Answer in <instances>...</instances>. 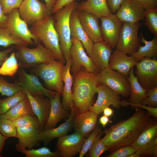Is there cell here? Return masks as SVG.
<instances>
[{
    "instance_id": "obj_1",
    "label": "cell",
    "mask_w": 157,
    "mask_h": 157,
    "mask_svg": "<svg viewBox=\"0 0 157 157\" xmlns=\"http://www.w3.org/2000/svg\"><path fill=\"white\" fill-rule=\"evenodd\" d=\"M132 116L122 120L106 129L101 140L107 151H113L121 147L131 145L138 137L150 118L147 113L139 108Z\"/></svg>"
},
{
    "instance_id": "obj_2",
    "label": "cell",
    "mask_w": 157,
    "mask_h": 157,
    "mask_svg": "<svg viewBox=\"0 0 157 157\" xmlns=\"http://www.w3.org/2000/svg\"><path fill=\"white\" fill-rule=\"evenodd\" d=\"M99 73L88 72L83 67L73 73L72 94L77 112L89 110L93 105L97 88L101 83Z\"/></svg>"
},
{
    "instance_id": "obj_3",
    "label": "cell",
    "mask_w": 157,
    "mask_h": 157,
    "mask_svg": "<svg viewBox=\"0 0 157 157\" xmlns=\"http://www.w3.org/2000/svg\"><path fill=\"white\" fill-rule=\"evenodd\" d=\"M55 19L51 15L32 26V34L53 53L56 60L64 64L66 61L61 51L59 38L54 26Z\"/></svg>"
},
{
    "instance_id": "obj_4",
    "label": "cell",
    "mask_w": 157,
    "mask_h": 157,
    "mask_svg": "<svg viewBox=\"0 0 157 157\" xmlns=\"http://www.w3.org/2000/svg\"><path fill=\"white\" fill-rule=\"evenodd\" d=\"M78 2L74 1L56 12L54 26L58 33L60 48L66 61L71 59L70 50L72 44L69 24L71 15L77 8Z\"/></svg>"
},
{
    "instance_id": "obj_5",
    "label": "cell",
    "mask_w": 157,
    "mask_h": 157,
    "mask_svg": "<svg viewBox=\"0 0 157 157\" xmlns=\"http://www.w3.org/2000/svg\"><path fill=\"white\" fill-rule=\"evenodd\" d=\"M36 47L30 48L24 45H16L15 52L19 67H34L41 64L48 63L56 60L52 53L38 40Z\"/></svg>"
},
{
    "instance_id": "obj_6",
    "label": "cell",
    "mask_w": 157,
    "mask_h": 157,
    "mask_svg": "<svg viewBox=\"0 0 157 157\" xmlns=\"http://www.w3.org/2000/svg\"><path fill=\"white\" fill-rule=\"evenodd\" d=\"M64 64L62 62L56 60L48 63L39 64L33 67L31 71L43 81L48 89L62 94L63 83L62 73Z\"/></svg>"
},
{
    "instance_id": "obj_7",
    "label": "cell",
    "mask_w": 157,
    "mask_h": 157,
    "mask_svg": "<svg viewBox=\"0 0 157 157\" xmlns=\"http://www.w3.org/2000/svg\"><path fill=\"white\" fill-rule=\"evenodd\" d=\"M142 25L139 22L134 24L123 22L116 49L131 55L136 52L141 45L138 32Z\"/></svg>"
},
{
    "instance_id": "obj_8",
    "label": "cell",
    "mask_w": 157,
    "mask_h": 157,
    "mask_svg": "<svg viewBox=\"0 0 157 157\" xmlns=\"http://www.w3.org/2000/svg\"><path fill=\"white\" fill-rule=\"evenodd\" d=\"M135 73L142 87L146 90L157 86V60L144 58L135 65Z\"/></svg>"
},
{
    "instance_id": "obj_9",
    "label": "cell",
    "mask_w": 157,
    "mask_h": 157,
    "mask_svg": "<svg viewBox=\"0 0 157 157\" xmlns=\"http://www.w3.org/2000/svg\"><path fill=\"white\" fill-rule=\"evenodd\" d=\"M99 75L101 83L124 98L129 97L130 86L128 76L109 67L101 71Z\"/></svg>"
},
{
    "instance_id": "obj_10",
    "label": "cell",
    "mask_w": 157,
    "mask_h": 157,
    "mask_svg": "<svg viewBox=\"0 0 157 157\" xmlns=\"http://www.w3.org/2000/svg\"><path fill=\"white\" fill-rule=\"evenodd\" d=\"M22 19L33 25L51 14L45 3L38 0H23L18 8Z\"/></svg>"
},
{
    "instance_id": "obj_11",
    "label": "cell",
    "mask_w": 157,
    "mask_h": 157,
    "mask_svg": "<svg viewBox=\"0 0 157 157\" xmlns=\"http://www.w3.org/2000/svg\"><path fill=\"white\" fill-rule=\"evenodd\" d=\"M6 28L13 35L28 45H33L38 40L31 33L26 23L21 17L18 8L7 15Z\"/></svg>"
},
{
    "instance_id": "obj_12",
    "label": "cell",
    "mask_w": 157,
    "mask_h": 157,
    "mask_svg": "<svg viewBox=\"0 0 157 157\" xmlns=\"http://www.w3.org/2000/svg\"><path fill=\"white\" fill-rule=\"evenodd\" d=\"M97 99L90 110L97 115L102 112L105 108L110 105L117 110H119L121 106H127L126 100L124 99L121 100L119 94L102 84L100 83L97 86Z\"/></svg>"
},
{
    "instance_id": "obj_13",
    "label": "cell",
    "mask_w": 157,
    "mask_h": 157,
    "mask_svg": "<svg viewBox=\"0 0 157 157\" xmlns=\"http://www.w3.org/2000/svg\"><path fill=\"white\" fill-rule=\"evenodd\" d=\"M71 41L70 55L72 64L71 72L74 73L83 67L88 72L99 73L91 58L85 52L81 42L73 38H71Z\"/></svg>"
},
{
    "instance_id": "obj_14",
    "label": "cell",
    "mask_w": 157,
    "mask_h": 157,
    "mask_svg": "<svg viewBox=\"0 0 157 157\" xmlns=\"http://www.w3.org/2000/svg\"><path fill=\"white\" fill-rule=\"evenodd\" d=\"M17 73L20 85L31 95H42L49 99L55 96L57 92L44 87L35 74L27 73L24 68L19 69Z\"/></svg>"
},
{
    "instance_id": "obj_15",
    "label": "cell",
    "mask_w": 157,
    "mask_h": 157,
    "mask_svg": "<svg viewBox=\"0 0 157 157\" xmlns=\"http://www.w3.org/2000/svg\"><path fill=\"white\" fill-rule=\"evenodd\" d=\"M103 40L112 48L116 47L123 24L115 14L110 13L100 17Z\"/></svg>"
},
{
    "instance_id": "obj_16",
    "label": "cell",
    "mask_w": 157,
    "mask_h": 157,
    "mask_svg": "<svg viewBox=\"0 0 157 157\" xmlns=\"http://www.w3.org/2000/svg\"><path fill=\"white\" fill-rule=\"evenodd\" d=\"M57 151L61 157H72L79 153L86 139L80 133L75 132L58 138Z\"/></svg>"
},
{
    "instance_id": "obj_17",
    "label": "cell",
    "mask_w": 157,
    "mask_h": 157,
    "mask_svg": "<svg viewBox=\"0 0 157 157\" xmlns=\"http://www.w3.org/2000/svg\"><path fill=\"white\" fill-rule=\"evenodd\" d=\"M145 9L136 0H125L122 4L115 15L123 22L137 23L145 20Z\"/></svg>"
},
{
    "instance_id": "obj_18",
    "label": "cell",
    "mask_w": 157,
    "mask_h": 157,
    "mask_svg": "<svg viewBox=\"0 0 157 157\" xmlns=\"http://www.w3.org/2000/svg\"><path fill=\"white\" fill-rule=\"evenodd\" d=\"M98 115L90 110L77 112L73 120L75 132L87 138L96 126Z\"/></svg>"
},
{
    "instance_id": "obj_19",
    "label": "cell",
    "mask_w": 157,
    "mask_h": 157,
    "mask_svg": "<svg viewBox=\"0 0 157 157\" xmlns=\"http://www.w3.org/2000/svg\"><path fill=\"white\" fill-rule=\"evenodd\" d=\"M25 91L32 111L38 120L40 128L42 131L43 130L49 115L51 106L50 100L42 95L32 96L27 92Z\"/></svg>"
},
{
    "instance_id": "obj_20",
    "label": "cell",
    "mask_w": 157,
    "mask_h": 157,
    "mask_svg": "<svg viewBox=\"0 0 157 157\" xmlns=\"http://www.w3.org/2000/svg\"><path fill=\"white\" fill-rule=\"evenodd\" d=\"M80 23L86 32L94 43L103 40L99 17L92 13L76 9Z\"/></svg>"
},
{
    "instance_id": "obj_21",
    "label": "cell",
    "mask_w": 157,
    "mask_h": 157,
    "mask_svg": "<svg viewBox=\"0 0 157 157\" xmlns=\"http://www.w3.org/2000/svg\"><path fill=\"white\" fill-rule=\"evenodd\" d=\"M69 24L71 38H76L81 42L88 55L90 57L94 43L81 25L76 9L71 15Z\"/></svg>"
},
{
    "instance_id": "obj_22",
    "label": "cell",
    "mask_w": 157,
    "mask_h": 157,
    "mask_svg": "<svg viewBox=\"0 0 157 157\" xmlns=\"http://www.w3.org/2000/svg\"><path fill=\"white\" fill-rule=\"evenodd\" d=\"M112 48L104 40L94 43L90 57L98 73L109 67Z\"/></svg>"
},
{
    "instance_id": "obj_23",
    "label": "cell",
    "mask_w": 157,
    "mask_h": 157,
    "mask_svg": "<svg viewBox=\"0 0 157 157\" xmlns=\"http://www.w3.org/2000/svg\"><path fill=\"white\" fill-rule=\"evenodd\" d=\"M77 113L75 107L71 110L68 118L64 123L56 128H52L41 131L40 134V141H42L45 145H47L53 140L67 135L73 128V120Z\"/></svg>"
},
{
    "instance_id": "obj_24",
    "label": "cell",
    "mask_w": 157,
    "mask_h": 157,
    "mask_svg": "<svg viewBox=\"0 0 157 157\" xmlns=\"http://www.w3.org/2000/svg\"><path fill=\"white\" fill-rule=\"evenodd\" d=\"M66 62V64L63 67L62 73V80L64 85H63V98L61 104L64 109L70 111L74 107L72 94L73 77L70 71L72 60L71 59Z\"/></svg>"
},
{
    "instance_id": "obj_25",
    "label": "cell",
    "mask_w": 157,
    "mask_h": 157,
    "mask_svg": "<svg viewBox=\"0 0 157 157\" xmlns=\"http://www.w3.org/2000/svg\"><path fill=\"white\" fill-rule=\"evenodd\" d=\"M138 63L132 56L116 49L112 53L109 62V67L128 76L131 69Z\"/></svg>"
},
{
    "instance_id": "obj_26",
    "label": "cell",
    "mask_w": 157,
    "mask_h": 157,
    "mask_svg": "<svg viewBox=\"0 0 157 157\" xmlns=\"http://www.w3.org/2000/svg\"><path fill=\"white\" fill-rule=\"evenodd\" d=\"M134 67L130 70L128 78L130 86L129 98L127 103L132 109L139 108L146 98L147 90L143 88L138 82L134 73Z\"/></svg>"
},
{
    "instance_id": "obj_27",
    "label": "cell",
    "mask_w": 157,
    "mask_h": 157,
    "mask_svg": "<svg viewBox=\"0 0 157 157\" xmlns=\"http://www.w3.org/2000/svg\"><path fill=\"white\" fill-rule=\"evenodd\" d=\"M60 93L56 92L54 97L50 99L51 106L47 121L43 130L54 127L61 119L68 117L70 114L64 109L60 101Z\"/></svg>"
},
{
    "instance_id": "obj_28",
    "label": "cell",
    "mask_w": 157,
    "mask_h": 157,
    "mask_svg": "<svg viewBox=\"0 0 157 157\" xmlns=\"http://www.w3.org/2000/svg\"><path fill=\"white\" fill-rule=\"evenodd\" d=\"M18 143L23 147L30 149L38 145L40 142L41 130L36 127L28 126L16 127Z\"/></svg>"
},
{
    "instance_id": "obj_29",
    "label": "cell",
    "mask_w": 157,
    "mask_h": 157,
    "mask_svg": "<svg viewBox=\"0 0 157 157\" xmlns=\"http://www.w3.org/2000/svg\"><path fill=\"white\" fill-rule=\"evenodd\" d=\"M157 136L156 117L150 118L131 146L138 150L149 144Z\"/></svg>"
},
{
    "instance_id": "obj_30",
    "label": "cell",
    "mask_w": 157,
    "mask_h": 157,
    "mask_svg": "<svg viewBox=\"0 0 157 157\" xmlns=\"http://www.w3.org/2000/svg\"><path fill=\"white\" fill-rule=\"evenodd\" d=\"M76 9L92 13L99 18L111 13L107 0H87L79 3Z\"/></svg>"
},
{
    "instance_id": "obj_31",
    "label": "cell",
    "mask_w": 157,
    "mask_h": 157,
    "mask_svg": "<svg viewBox=\"0 0 157 157\" xmlns=\"http://www.w3.org/2000/svg\"><path fill=\"white\" fill-rule=\"evenodd\" d=\"M27 115L35 116L33 113L26 97L9 109L5 113L0 115V118L7 119L12 121Z\"/></svg>"
},
{
    "instance_id": "obj_32",
    "label": "cell",
    "mask_w": 157,
    "mask_h": 157,
    "mask_svg": "<svg viewBox=\"0 0 157 157\" xmlns=\"http://www.w3.org/2000/svg\"><path fill=\"white\" fill-rule=\"evenodd\" d=\"M141 42L144 45H141L137 51L132 54L133 56L138 62L141 59L147 57L149 58H156L157 57V37L154 36L150 41L146 40L142 33L140 34Z\"/></svg>"
},
{
    "instance_id": "obj_33",
    "label": "cell",
    "mask_w": 157,
    "mask_h": 157,
    "mask_svg": "<svg viewBox=\"0 0 157 157\" xmlns=\"http://www.w3.org/2000/svg\"><path fill=\"white\" fill-rule=\"evenodd\" d=\"M15 148L18 151L24 154L26 157H58L59 155L56 151L52 152L46 147H43L37 149L32 148L26 149L18 143L15 145Z\"/></svg>"
},
{
    "instance_id": "obj_34",
    "label": "cell",
    "mask_w": 157,
    "mask_h": 157,
    "mask_svg": "<svg viewBox=\"0 0 157 157\" xmlns=\"http://www.w3.org/2000/svg\"><path fill=\"white\" fill-rule=\"evenodd\" d=\"M19 67L15 53L13 51L0 67V75L13 77L17 73Z\"/></svg>"
},
{
    "instance_id": "obj_35",
    "label": "cell",
    "mask_w": 157,
    "mask_h": 157,
    "mask_svg": "<svg viewBox=\"0 0 157 157\" xmlns=\"http://www.w3.org/2000/svg\"><path fill=\"white\" fill-rule=\"evenodd\" d=\"M26 97V92L23 89L11 96L3 99L0 98V115L5 113L9 109Z\"/></svg>"
},
{
    "instance_id": "obj_36",
    "label": "cell",
    "mask_w": 157,
    "mask_h": 157,
    "mask_svg": "<svg viewBox=\"0 0 157 157\" xmlns=\"http://www.w3.org/2000/svg\"><path fill=\"white\" fill-rule=\"evenodd\" d=\"M12 45H28L21 39L12 35L5 27H0V46L7 47Z\"/></svg>"
},
{
    "instance_id": "obj_37",
    "label": "cell",
    "mask_w": 157,
    "mask_h": 157,
    "mask_svg": "<svg viewBox=\"0 0 157 157\" xmlns=\"http://www.w3.org/2000/svg\"><path fill=\"white\" fill-rule=\"evenodd\" d=\"M144 24L154 36L157 37V7L145 9Z\"/></svg>"
},
{
    "instance_id": "obj_38",
    "label": "cell",
    "mask_w": 157,
    "mask_h": 157,
    "mask_svg": "<svg viewBox=\"0 0 157 157\" xmlns=\"http://www.w3.org/2000/svg\"><path fill=\"white\" fill-rule=\"evenodd\" d=\"M157 157V137L129 157Z\"/></svg>"
},
{
    "instance_id": "obj_39",
    "label": "cell",
    "mask_w": 157,
    "mask_h": 157,
    "mask_svg": "<svg viewBox=\"0 0 157 157\" xmlns=\"http://www.w3.org/2000/svg\"><path fill=\"white\" fill-rule=\"evenodd\" d=\"M23 89L20 84L10 83L0 75V93L2 96H10Z\"/></svg>"
},
{
    "instance_id": "obj_40",
    "label": "cell",
    "mask_w": 157,
    "mask_h": 157,
    "mask_svg": "<svg viewBox=\"0 0 157 157\" xmlns=\"http://www.w3.org/2000/svg\"><path fill=\"white\" fill-rule=\"evenodd\" d=\"M0 132L7 138L17 137L16 127L13 122L7 119L0 118Z\"/></svg>"
},
{
    "instance_id": "obj_41",
    "label": "cell",
    "mask_w": 157,
    "mask_h": 157,
    "mask_svg": "<svg viewBox=\"0 0 157 157\" xmlns=\"http://www.w3.org/2000/svg\"><path fill=\"white\" fill-rule=\"evenodd\" d=\"M102 133V128L97 124L95 129L90 134L86 139L79 153V157H83L89 150L94 142L101 133Z\"/></svg>"
},
{
    "instance_id": "obj_42",
    "label": "cell",
    "mask_w": 157,
    "mask_h": 157,
    "mask_svg": "<svg viewBox=\"0 0 157 157\" xmlns=\"http://www.w3.org/2000/svg\"><path fill=\"white\" fill-rule=\"evenodd\" d=\"M100 133L96 138L87 154L86 156L89 157H99L105 151H107L106 145L101 139Z\"/></svg>"
},
{
    "instance_id": "obj_43",
    "label": "cell",
    "mask_w": 157,
    "mask_h": 157,
    "mask_svg": "<svg viewBox=\"0 0 157 157\" xmlns=\"http://www.w3.org/2000/svg\"><path fill=\"white\" fill-rule=\"evenodd\" d=\"M13 123L16 127L31 126L36 127L40 130L38 118L30 115H27L20 117L13 121Z\"/></svg>"
},
{
    "instance_id": "obj_44",
    "label": "cell",
    "mask_w": 157,
    "mask_h": 157,
    "mask_svg": "<svg viewBox=\"0 0 157 157\" xmlns=\"http://www.w3.org/2000/svg\"><path fill=\"white\" fill-rule=\"evenodd\" d=\"M137 149L131 146H126L121 147L108 155L107 157H129L135 152Z\"/></svg>"
},
{
    "instance_id": "obj_45",
    "label": "cell",
    "mask_w": 157,
    "mask_h": 157,
    "mask_svg": "<svg viewBox=\"0 0 157 157\" xmlns=\"http://www.w3.org/2000/svg\"><path fill=\"white\" fill-rule=\"evenodd\" d=\"M146 98L142 104L151 107H157V86L147 90Z\"/></svg>"
},
{
    "instance_id": "obj_46",
    "label": "cell",
    "mask_w": 157,
    "mask_h": 157,
    "mask_svg": "<svg viewBox=\"0 0 157 157\" xmlns=\"http://www.w3.org/2000/svg\"><path fill=\"white\" fill-rule=\"evenodd\" d=\"M22 1V0H0V2L3 12L7 15L14 9L18 8Z\"/></svg>"
},
{
    "instance_id": "obj_47",
    "label": "cell",
    "mask_w": 157,
    "mask_h": 157,
    "mask_svg": "<svg viewBox=\"0 0 157 157\" xmlns=\"http://www.w3.org/2000/svg\"><path fill=\"white\" fill-rule=\"evenodd\" d=\"M125 0H107L108 5L111 13L115 14L122 3Z\"/></svg>"
},
{
    "instance_id": "obj_48",
    "label": "cell",
    "mask_w": 157,
    "mask_h": 157,
    "mask_svg": "<svg viewBox=\"0 0 157 157\" xmlns=\"http://www.w3.org/2000/svg\"><path fill=\"white\" fill-rule=\"evenodd\" d=\"M76 0H57L51 11V14H54L56 12Z\"/></svg>"
},
{
    "instance_id": "obj_49",
    "label": "cell",
    "mask_w": 157,
    "mask_h": 157,
    "mask_svg": "<svg viewBox=\"0 0 157 157\" xmlns=\"http://www.w3.org/2000/svg\"><path fill=\"white\" fill-rule=\"evenodd\" d=\"M143 6L145 9L157 7V0H136Z\"/></svg>"
},
{
    "instance_id": "obj_50",
    "label": "cell",
    "mask_w": 157,
    "mask_h": 157,
    "mask_svg": "<svg viewBox=\"0 0 157 157\" xmlns=\"http://www.w3.org/2000/svg\"><path fill=\"white\" fill-rule=\"evenodd\" d=\"M15 48V45H12L5 50L0 51V67L8 57V55Z\"/></svg>"
},
{
    "instance_id": "obj_51",
    "label": "cell",
    "mask_w": 157,
    "mask_h": 157,
    "mask_svg": "<svg viewBox=\"0 0 157 157\" xmlns=\"http://www.w3.org/2000/svg\"><path fill=\"white\" fill-rule=\"evenodd\" d=\"M139 108L146 110L147 113L149 116L157 118V107H151L142 104L139 106Z\"/></svg>"
},
{
    "instance_id": "obj_52",
    "label": "cell",
    "mask_w": 157,
    "mask_h": 157,
    "mask_svg": "<svg viewBox=\"0 0 157 157\" xmlns=\"http://www.w3.org/2000/svg\"><path fill=\"white\" fill-rule=\"evenodd\" d=\"M7 19V15L3 12L0 2V27H5Z\"/></svg>"
},
{
    "instance_id": "obj_53",
    "label": "cell",
    "mask_w": 157,
    "mask_h": 157,
    "mask_svg": "<svg viewBox=\"0 0 157 157\" xmlns=\"http://www.w3.org/2000/svg\"><path fill=\"white\" fill-rule=\"evenodd\" d=\"M48 9L51 12L57 0H44Z\"/></svg>"
},
{
    "instance_id": "obj_54",
    "label": "cell",
    "mask_w": 157,
    "mask_h": 157,
    "mask_svg": "<svg viewBox=\"0 0 157 157\" xmlns=\"http://www.w3.org/2000/svg\"><path fill=\"white\" fill-rule=\"evenodd\" d=\"M109 121L108 117L103 115L101 116L99 119L100 123L102 126L103 127L105 128L106 125Z\"/></svg>"
},
{
    "instance_id": "obj_55",
    "label": "cell",
    "mask_w": 157,
    "mask_h": 157,
    "mask_svg": "<svg viewBox=\"0 0 157 157\" xmlns=\"http://www.w3.org/2000/svg\"><path fill=\"white\" fill-rule=\"evenodd\" d=\"M7 138L0 132V157H2L1 153L5 141Z\"/></svg>"
},
{
    "instance_id": "obj_56",
    "label": "cell",
    "mask_w": 157,
    "mask_h": 157,
    "mask_svg": "<svg viewBox=\"0 0 157 157\" xmlns=\"http://www.w3.org/2000/svg\"><path fill=\"white\" fill-rule=\"evenodd\" d=\"M103 112L104 115L108 117L111 116L113 113V110L109 107L105 108Z\"/></svg>"
},
{
    "instance_id": "obj_57",
    "label": "cell",
    "mask_w": 157,
    "mask_h": 157,
    "mask_svg": "<svg viewBox=\"0 0 157 157\" xmlns=\"http://www.w3.org/2000/svg\"></svg>"
}]
</instances>
